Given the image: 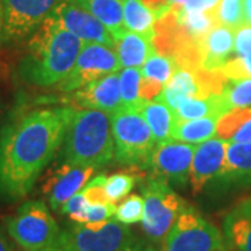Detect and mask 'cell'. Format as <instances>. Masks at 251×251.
I'll list each match as a JSON object with an SVG mask.
<instances>
[{
	"label": "cell",
	"instance_id": "6da1fadb",
	"mask_svg": "<svg viewBox=\"0 0 251 251\" xmlns=\"http://www.w3.org/2000/svg\"><path fill=\"white\" fill-rule=\"evenodd\" d=\"M74 108H41L13 119L0 130V198L27 197L60 151Z\"/></svg>",
	"mask_w": 251,
	"mask_h": 251
},
{
	"label": "cell",
	"instance_id": "7a4b0ae2",
	"mask_svg": "<svg viewBox=\"0 0 251 251\" xmlns=\"http://www.w3.org/2000/svg\"><path fill=\"white\" fill-rule=\"evenodd\" d=\"M84 41L49 17L31 35L27 53L18 64V75L29 85H59L73 70Z\"/></svg>",
	"mask_w": 251,
	"mask_h": 251
},
{
	"label": "cell",
	"instance_id": "3957f363",
	"mask_svg": "<svg viewBox=\"0 0 251 251\" xmlns=\"http://www.w3.org/2000/svg\"><path fill=\"white\" fill-rule=\"evenodd\" d=\"M60 159L98 169L115 159L112 115L95 109H74L60 147Z\"/></svg>",
	"mask_w": 251,
	"mask_h": 251
},
{
	"label": "cell",
	"instance_id": "277c9868",
	"mask_svg": "<svg viewBox=\"0 0 251 251\" xmlns=\"http://www.w3.org/2000/svg\"><path fill=\"white\" fill-rule=\"evenodd\" d=\"M112 131L116 162L127 166H148L156 141L140 109H117L112 113Z\"/></svg>",
	"mask_w": 251,
	"mask_h": 251
},
{
	"label": "cell",
	"instance_id": "5b68a950",
	"mask_svg": "<svg viewBox=\"0 0 251 251\" xmlns=\"http://www.w3.org/2000/svg\"><path fill=\"white\" fill-rule=\"evenodd\" d=\"M6 230L10 239L24 251H36L57 244L62 230L41 200H28L7 218Z\"/></svg>",
	"mask_w": 251,
	"mask_h": 251
},
{
	"label": "cell",
	"instance_id": "8992f818",
	"mask_svg": "<svg viewBox=\"0 0 251 251\" xmlns=\"http://www.w3.org/2000/svg\"><path fill=\"white\" fill-rule=\"evenodd\" d=\"M143 194L144 233L150 242L161 244L187 204L168 181L156 177L144 184Z\"/></svg>",
	"mask_w": 251,
	"mask_h": 251
},
{
	"label": "cell",
	"instance_id": "52a82bcc",
	"mask_svg": "<svg viewBox=\"0 0 251 251\" xmlns=\"http://www.w3.org/2000/svg\"><path fill=\"white\" fill-rule=\"evenodd\" d=\"M161 249L162 251H227L221 230L190 205L181 211L161 243Z\"/></svg>",
	"mask_w": 251,
	"mask_h": 251
},
{
	"label": "cell",
	"instance_id": "ba28073f",
	"mask_svg": "<svg viewBox=\"0 0 251 251\" xmlns=\"http://www.w3.org/2000/svg\"><path fill=\"white\" fill-rule=\"evenodd\" d=\"M137 239L127 225L117 221L75 224L62 230L59 244L67 251H127Z\"/></svg>",
	"mask_w": 251,
	"mask_h": 251
},
{
	"label": "cell",
	"instance_id": "9c48e42d",
	"mask_svg": "<svg viewBox=\"0 0 251 251\" xmlns=\"http://www.w3.org/2000/svg\"><path fill=\"white\" fill-rule=\"evenodd\" d=\"M62 0H1L3 42L16 44L31 36Z\"/></svg>",
	"mask_w": 251,
	"mask_h": 251
},
{
	"label": "cell",
	"instance_id": "30bf717a",
	"mask_svg": "<svg viewBox=\"0 0 251 251\" xmlns=\"http://www.w3.org/2000/svg\"><path fill=\"white\" fill-rule=\"evenodd\" d=\"M116 50L113 48L85 42L70 74L57 85L63 92H73L108 74L120 72Z\"/></svg>",
	"mask_w": 251,
	"mask_h": 251
},
{
	"label": "cell",
	"instance_id": "8fae6325",
	"mask_svg": "<svg viewBox=\"0 0 251 251\" xmlns=\"http://www.w3.org/2000/svg\"><path fill=\"white\" fill-rule=\"evenodd\" d=\"M194 151V144H186L169 138L168 141L156 145L148 166L156 179L184 187L188 183Z\"/></svg>",
	"mask_w": 251,
	"mask_h": 251
},
{
	"label": "cell",
	"instance_id": "7c38bea8",
	"mask_svg": "<svg viewBox=\"0 0 251 251\" xmlns=\"http://www.w3.org/2000/svg\"><path fill=\"white\" fill-rule=\"evenodd\" d=\"M50 17L84 42L100 44L113 49L116 46V39L109 32L108 28L94 17L88 10L81 7L73 0H62Z\"/></svg>",
	"mask_w": 251,
	"mask_h": 251
},
{
	"label": "cell",
	"instance_id": "4fadbf2b",
	"mask_svg": "<svg viewBox=\"0 0 251 251\" xmlns=\"http://www.w3.org/2000/svg\"><path fill=\"white\" fill-rule=\"evenodd\" d=\"M53 171L49 172L44 184V193L52 211L60 212L64 204L77 193H80L90 181L92 173L97 171L87 166H75L60 161Z\"/></svg>",
	"mask_w": 251,
	"mask_h": 251
},
{
	"label": "cell",
	"instance_id": "5bb4252c",
	"mask_svg": "<svg viewBox=\"0 0 251 251\" xmlns=\"http://www.w3.org/2000/svg\"><path fill=\"white\" fill-rule=\"evenodd\" d=\"M226 147L227 141L218 137L196 145L188 176V183L194 194L202 193L209 183L219 180L226 159Z\"/></svg>",
	"mask_w": 251,
	"mask_h": 251
},
{
	"label": "cell",
	"instance_id": "9a60e30c",
	"mask_svg": "<svg viewBox=\"0 0 251 251\" xmlns=\"http://www.w3.org/2000/svg\"><path fill=\"white\" fill-rule=\"evenodd\" d=\"M70 103L74 109H95L106 113H115L122 108L119 72L108 74L99 80L91 82L80 90L73 91Z\"/></svg>",
	"mask_w": 251,
	"mask_h": 251
},
{
	"label": "cell",
	"instance_id": "2e32d148",
	"mask_svg": "<svg viewBox=\"0 0 251 251\" xmlns=\"http://www.w3.org/2000/svg\"><path fill=\"white\" fill-rule=\"evenodd\" d=\"M224 237L236 251H251V197L234 204L224 218Z\"/></svg>",
	"mask_w": 251,
	"mask_h": 251
},
{
	"label": "cell",
	"instance_id": "e0dca14e",
	"mask_svg": "<svg viewBox=\"0 0 251 251\" xmlns=\"http://www.w3.org/2000/svg\"><path fill=\"white\" fill-rule=\"evenodd\" d=\"M205 70H221L234 53V29L216 24L202 39Z\"/></svg>",
	"mask_w": 251,
	"mask_h": 251
},
{
	"label": "cell",
	"instance_id": "ac0fdd59",
	"mask_svg": "<svg viewBox=\"0 0 251 251\" xmlns=\"http://www.w3.org/2000/svg\"><path fill=\"white\" fill-rule=\"evenodd\" d=\"M219 180L251 186V143L227 141L225 166Z\"/></svg>",
	"mask_w": 251,
	"mask_h": 251
},
{
	"label": "cell",
	"instance_id": "d6986e66",
	"mask_svg": "<svg viewBox=\"0 0 251 251\" xmlns=\"http://www.w3.org/2000/svg\"><path fill=\"white\" fill-rule=\"evenodd\" d=\"M193 98H201L196 73L177 69L155 100L163 102L175 112L183 102Z\"/></svg>",
	"mask_w": 251,
	"mask_h": 251
},
{
	"label": "cell",
	"instance_id": "ffe728a7",
	"mask_svg": "<svg viewBox=\"0 0 251 251\" xmlns=\"http://www.w3.org/2000/svg\"><path fill=\"white\" fill-rule=\"evenodd\" d=\"M115 50L119 57V62L122 64V69H128V67L141 69L144 63L155 53L151 39L127 29L116 41Z\"/></svg>",
	"mask_w": 251,
	"mask_h": 251
},
{
	"label": "cell",
	"instance_id": "44dd1931",
	"mask_svg": "<svg viewBox=\"0 0 251 251\" xmlns=\"http://www.w3.org/2000/svg\"><path fill=\"white\" fill-rule=\"evenodd\" d=\"M73 1L88 10L94 17L108 28V31L115 36L116 41L126 31L122 0H73Z\"/></svg>",
	"mask_w": 251,
	"mask_h": 251
},
{
	"label": "cell",
	"instance_id": "7402d4cb",
	"mask_svg": "<svg viewBox=\"0 0 251 251\" xmlns=\"http://www.w3.org/2000/svg\"><path fill=\"white\" fill-rule=\"evenodd\" d=\"M218 116L201 117L194 120H176L172 127L171 138L186 144H202L216 137Z\"/></svg>",
	"mask_w": 251,
	"mask_h": 251
},
{
	"label": "cell",
	"instance_id": "603a6c76",
	"mask_svg": "<svg viewBox=\"0 0 251 251\" xmlns=\"http://www.w3.org/2000/svg\"><path fill=\"white\" fill-rule=\"evenodd\" d=\"M140 110L152 131L156 145L168 141L171 138L172 127L175 123V112L159 100L144 102L140 106Z\"/></svg>",
	"mask_w": 251,
	"mask_h": 251
},
{
	"label": "cell",
	"instance_id": "cb8c5ba5",
	"mask_svg": "<svg viewBox=\"0 0 251 251\" xmlns=\"http://www.w3.org/2000/svg\"><path fill=\"white\" fill-rule=\"evenodd\" d=\"M230 109L227 108V103L219 95H209L204 98H193L183 102L179 108L175 110L176 120H194L201 117L208 116H222Z\"/></svg>",
	"mask_w": 251,
	"mask_h": 251
},
{
	"label": "cell",
	"instance_id": "d4e9b609",
	"mask_svg": "<svg viewBox=\"0 0 251 251\" xmlns=\"http://www.w3.org/2000/svg\"><path fill=\"white\" fill-rule=\"evenodd\" d=\"M125 28L135 34L152 39L153 27L158 16L141 0H125L123 1Z\"/></svg>",
	"mask_w": 251,
	"mask_h": 251
},
{
	"label": "cell",
	"instance_id": "484cf974",
	"mask_svg": "<svg viewBox=\"0 0 251 251\" xmlns=\"http://www.w3.org/2000/svg\"><path fill=\"white\" fill-rule=\"evenodd\" d=\"M176 11V10H175ZM177 18L190 35L196 41H202L205 35L215 27L216 20L214 11H186L177 10Z\"/></svg>",
	"mask_w": 251,
	"mask_h": 251
},
{
	"label": "cell",
	"instance_id": "4316f807",
	"mask_svg": "<svg viewBox=\"0 0 251 251\" xmlns=\"http://www.w3.org/2000/svg\"><path fill=\"white\" fill-rule=\"evenodd\" d=\"M120 82V98L123 108H137L144 102L140 98V82H141V69L128 67L119 72Z\"/></svg>",
	"mask_w": 251,
	"mask_h": 251
},
{
	"label": "cell",
	"instance_id": "83f0119b",
	"mask_svg": "<svg viewBox=\"0 0 251 251\" xmlns=\"http://www.w3.org/2000/svg\"><path fill=\"white\" fill-rule=\"evenodd\" d=\"M222 97L229 109H251V77L227 80Z\"/></svg>",
	"mask_w": 251,
	"mask_h": 251
},
{
	"label": "cell",
	"instance_id": "f1b7e54d",
	"mask_svg": "<svg viewBox=\"0 0 251 251\" xmlns=\"http://www.w3.org/2000/svg\"><path fill=\"white\" fill-rule=\"evenodd\" d=\"M176 70H177V66L172 57L153 53L147 62L144 63V66L141 67V75L153 78L165 87Z\"/></svg>",
	"mask_w": 251,
	"mask_h": 251
},
{
	"label": "cell",
	"instance_id": "f546056e",
	"mask_svg": "<svg viewBox=\"0 0 251 251\" xmlns=\"http://www.w3.org/2000/svg\"><path fill=\"white\" fill-rule=\"evenodd\" d=\"M214 16L218 24L232 28L234 31L247 23L243 0H219L214 10Z\"/></svg>",
	"mask_w": 251,
	"mask_h": 251
},
{
	"label": "cell",
	"instance_id": "4dcf8cb0",
	"mask_svg": "<svg viewBox=\"0 0 251 251\" xmlns=\"http://www.w3.org/2000/svg\"><path fill=\"white\" fill-rule=\"evenodd\" d=\"M251 117V109H230L222 116H219L216 123V137L225 141H230L234 131Z\"/></svg>",
	"mask_w": 251,
	"mask_h": 251
},
{
	"label": "cell",
	"instance_id": "1f68e13d",
	"mask_svg": "<svg viewBox=\"0 0 251 251\" xmlns=\"http://www.w3.org/2000/svg\"><path fill=\"white\" fill-rule=\"evenodd\" d=\"M144 198L138 194L127 196L116 206L115 221L123 225H134L143 221Z\"/></svg>",
	"mask_w": 251,
	"mask_h": 251
},
{
	"label": "cell",
	"instance_id": "d6a6232c",
	"mask_svg": "<svg viewBox=\"0 0 251 251\" xmlns=\"http://www.w3.org/2000/svg\"><path fill=\"white\" fill-rule=\"evenodd\" d=\"M135 186V176L130 173H115L106 179V196L110 202L116 204L125 200Z\"/></svg>",
	"mask_w": 251,
	"mask_h": 251
},
{
	"label": "cell",
	"instance_id": "836d02e7",
	"mask_svg": "<svg viewBox=\"0 0 251 251\" xmlns=\"http://www.w3.org/2000/svg\"><path fill=\"white\" fill-rule=\"evenodd\" d=\"M234 54L242 60L247 75L251 77V25L249 23L234 31Z\"/></svg>",
	"mask_w": 251,
	"mask_h": 251
},
{
	"label": "cell",
	"instance_id": "e575fe53",
	"mask_svg": "<svg viewBox=\"0 0 251 251\" xmlns=\"http://www.w3.org/2000/svg\"><path fill=\"white\" fill-rule=\"evenodd\" d=\"M88 205H90V202L87 201V198H85L82 190H81L80 193L73 196L64 204L60 214L69 216L74 224H84V215H85V211H87Z\"/></svg>",
	"mask_w": 251,
	"mask_h": 251
},
{
	"label": "cell",
	"instance_id": "d590c367",
	"mask_svg": "<svg viewBox=\"0 0 251 251\" xmlns=\"http://www.w3.org/2000/svg\"><path fill=\"white\" fill-rule=\"evenodd\" d=\"M106 176L100 175L88 181V184L82 188V193L90 204H106L110 202L106 196Z\"/></svg>",
	"mask_w": 251,
	"mask_h": 251
},
{
	"label": "cell",
	"instance_id": "8d00e7d4",
	"mask_svg": "<svg viewBox=\"0 0 251 251\" xmlns=\"http://www.w3.org/2000/svg\"><path fill=\"white\" fill-rule=\"evenodd\" d=\"M116 204L106 202V204H90L87 206L84 224H99L109 221L116 214Z\"/></svg>",
	"mask_w": 251,
	"mask_h": 251
},
{
	"label": "cell",
	"instance_id": "74e56055",
	"mask_svg": "<svg viewBox=\"0 0 251 251\" xmlns=\"http://www.w3.org/2000/svg\"><path fill=\"white\" fill-rule=\"evenodd\" d=\"M163 90V85L153 78L150 77H143L141 75V82H140V98L143 102L148 100H155L159 97V94Z\"/></svg>",
	"mask_w": 251,
	"mask_h": 251
},
{
	"label": "cell",
	"instance_id": "f35d334b",
	"mask_svg": "<svg viewBox=\"0 0 251 251\" xmlns=\"http://www.w3.org/2000/svg\"><path fill=\"white\" fill-rule=\"evenodd\" d=\"M219 0H187L181 10L186 11H214Z\"/></svg>",
	"mask_w": 251,
	"mask_h": 251
},
{
	"label": "cell",
	"instance_id": "ab89813d",
	"mask_svg": "<svg viewBox=\"0 0 251 251\" xmlns=\"http://www.w3.org/2000/svg\"><path fill=\"white\" fill-rule=\"evenodd\" d=\"M230 143H251V117H249L232 135Z\"/></svg>",
	"mask_w": 251,
	"mask_h": 251
},
{
	"label": "cell",
	"instance_id": "60d3db41",
	"mask_svg": "<svg viewBox=\"0 0 251 251\" xmlns=\"http://www.w3.org/2000/svg\"><path fill=\"white\" fill-rule=\"evenodd\" d=\"M141 1L159 17L165 11L169 10V1L171 0H141Z\"/></svg>",
	"mask_w": 251,
	"mask_h": 251
},
{
	"label": "cell",
	"instance_id": "b9f144b4",
	"mask_svg": "<svg viewBox=\"0 0 251 251\" xmlns=\"http://www.w3.org/2000/svg\"><path fill=\"white\" fill-rule=\"evenodd\" d=\"M127 251H162L161 247H156V244L152 242H141V240H135L131 247Z\"/></svg>",
	"mask_w": 251,
	"mask_h": 251
},
{
	"label": "cell",
	"instance_id": "7bdbcfd3",
	"mask_svg": "<svg viewBox=\"0 0 251 251\" xmlns=\"http://www.w3.org/2000/svg\"><path fill=\"white\" fill-rule=\"evenodd\" d=\"M9 233L0 226V251H13V247L10 244Z\"/></svg>",
	"mask_w": 251,
	"mask_h": 251
},
{
	"label": "cell",
	"instance_id": "ee69618b",
	"mask_svg": "<svg viewBox=\"0 0 251 251\" xmlns=\"http://www.w3.org/2000/svg\"><path fill=\"white\" fill-rule=\"evenodd\" d=\"M243 6H244V16L246 21L251 25V0H243Z\"/></svg>",
	"mask_w": 251,
	"mask_h": 251
},
{
	"label": "cell",
	"instance_id": "f6af8a7d",
	"mask_svg": "<svg viewBox=\"0 0 251 251\" xmlns=\"http://www.w3.org/2000/svg\"><path fill=\"white\" fill-rule=\"evenodd\" d=\"M3 44V6L0 0V45Z\"/></svg>",
	"mask_w": 251,
	"mask_h": 251
},
{
	"label": "cell",
	"instance_id": "bcb514c9",
	"mask_svg": "<svg viewBox=\"0 0 251 251\" xmlns=\"http://www.w3.org/2000/svg\"><path fill=\"white\" fill-rule=\"evenodd\" d=\"M36 251H67V250H64L62 246L57 243V244H54V246H52V247H48V249H42V250H36Z\"/></svg>",
	"mask_w": 251,
	"mask_h": 251
},
{
	"label": "cell",
	"instance_id": "7dc6e473",
	"mask_svg": "<svg viewBox=\"0 0 251 251\" xmlns=\"http://www.w3.org/2000/svg\"><path fill=\"white\" fill-rule=\"evenodd\" d=\"M122 1H125V0H122Z\"/></svg>",
	"mask_w": 251,
	"mask_h": 251
}]
</instances>
